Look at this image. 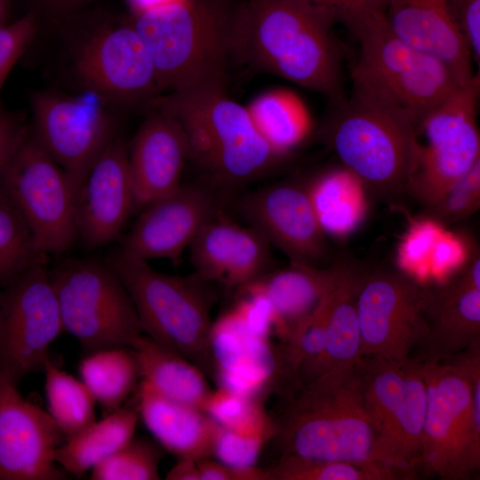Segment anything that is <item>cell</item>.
I'll list each match as a JSON object with an SVG mask.
<instances>
[{
    "label": "cell",
    "instance_id": "9c48e42d",
    "mask_svg": "<svg viewBox=\"0 0 480 480\" xmlns=\"http://www.w3.org/2000/svg\"><path fill=\"white\" fill-rule=\"evenodd\" d=\"M49 273L63 331L76 337L84 349L131 348L143 333L124 284L106 261L67 260Z\"/></svg>",
    "mask_w": 480,
    "mask_h": 480
},
{
    "label": "cell",
    "instance_id": "ffe728a7",
    "mask_svg": "<svg viewBox=\"0 0 480 480\" xmlns=\"http://www.w3.org/2000/svg\"><path fill=\"white\" fill-rule=\"evenodd\" d=\"M136 207L124 140L116 137L88 171L76 195L78 237L90 248L108 244L120 234Z\"/></svg>",
    "mask_w": 480,
    "mask_h": 480
},
{
    "label": "cell",
    "instance_id": "484cf974",
    "mask_svg": "<svg viewBox=\"0 0 480 480\" xmlns=\"http://www.w3.org/2000/svg\"><path fill=\"white\" fill-rule=\"evenodd\" d=\"M336 271V260L328 268L291 262L289 268L266 272L246 285L268 297L274 312V329L285 342L313 312Z\"/></svg>",
    "mask_w": 480,
    "mask_h": 480
},
{
    "label": "cell",
    "instance_id": "5b68a950",
    "mask_svg": "<svg viewBox=\"0 0 480 480\" xmlns=\"http://www.w3.org/2000/svg\"><path fill=\"white\" fill-rule=\"evenodd\" d=\"M232 16L221 0H172L132 13L161 93L225 84Z\"/></svg>",
    "mask_w": 480,
    "mask_h": 480
},
{
    "label": "cell",
    "instance_id": "277c9868",
    "mask_svg": "<svg viewBox=\"0 0 480 480\" xmlns=\"http://www.w3.org/2000/svg\"><path fill=\"white\" fill-rule=\"evenodd\" d=\"M150 104L180 123L189 159L216 185H241L263 174L282 157L259 134L247 108L226 94L225 84L159 95Z\"/></svg>",
    "mask_w": 480,
    "mask_h": 480
},
{
    "label": "cell",
    "instance_id": "7a4b0ae2",
    "mask_svg": "<svg viewBox=\"0 0 480 480\" xmlns=\"http://www.w3.org/2000/svg\"><path fill=\"white\" fill-rule=\"evenodd\" d=\"M351 79L349 94L333 104L324 140L367 192L390 202L408 196L419 154L417 124L381 92Z\"/></svg>",
    "mask_w": 480,
    "mask_h": 480
},
{
    "label": "cell",
    "instance_id": "e575fe53",
    "mask_svg": "<svg viewBox=\"0 0 480 480\" xmlns=\"http://www.w3.org/2000/svg\"><path fill=\"white\" fill-rule=\"evenodd\" d=\"M43 258L47 255L36 249L27 222L0 184V286Z\"/></svg>",
    "mask_w": 480,
    "mask_h": 480
},
{
    "label": "cell",
    "instance_id": "4fadbf2b",
    "mask_svg": "<svg viewBox=\"0 0 480 480\" xmlns=\"http://www.w3.org/2000/svg\"><path fill=\"white\" fill-rule=\"evenodd\" d=\"M63 331L46 258L37 260L0 290V371L19 383L42 371L48 348Z\"/></svg>",
    "mask_w": 480,
    "mask_h": 480
},
{
    "label": "cell",
    "instance_id": "3957f363",
    "mask_svg": "<svg viewBox=\"0 0 480 480\" xmlns=\"http://www.w3.org/2000/svg\"><path fill=\"white\" fill-rule=\"evenodd\" d=\"M356 365L325 370L302 386L276 423L283 455L383 464Z\"/></svg>",
    "mask_w": 480,
    "mask_h": 480
},
{
    "label": "cell",
    "instance_id": "bcb514c9",
    "mask_svg": "<svg viewBox=\"0 0 480 480\" xmlns=\"http://www.w3.org/2000/svg\"><path fill=\"white\" fill-rule=\"evenodd\" d=\"M331 11L343 23L361 13L384 12L388 0H308Z\"/></svg>",
    "mask_w": 480,
    "mask_h": 480
},
{
    "label": "cell",
    "instance_id": "4316f807",
    "mask_svg": "<svg viewBox=\"0 0 480 480\" xmlns=\"http://www.w3.org/2000/svg\"><path fill=\"white\" fill-rule=\"evenodd\" d=\"M131 348L141 379L165 397L204 411L212 390L198 366L145 333L135 338Z\"/></svg>",
    "mask_w": 480,
    "mask_h": 480
},
{
    "label": "cell",
    "instance_id": "ba28073f",
    "mask_svg": "<svg viewBox=\"0 0 480 480\" xmlns=\"http://www.w3.org/2000/svg\"><path fill=\"white\" fill-rule=\"evenodd\" d=\"M344 24L359 44L351 77L381 92L416 124L461 85L444 62L397 36L382 12L361 13Z\"/></svg>",
    "mask_w": 480,
    "mask_h": 480
},
{
    "label": "cell",
    "instance_id": "f6af8a7d",
    "mask_svg": "<svg viewBox=\"0 0 480 480\" xmlns=\"http://www.w3.org/2000/svg\"><path fill=\"white\" fill-rule=\"evenodd\" d=\"M201 480H268L266 469L238 468L204 458L196 461Z\"/></svg>",
    "mask_w": 480,
    "mask_h": 480
},
{
    "label": "cell",
    "instance_id": "b9f144b4",
    "mask_svg": "<svg viewBox=\"0 0 480 480\" xmlns=\"http://www.w3.org/2000/svg\"><path fill=\"white\" fill-rule=\"evenodd\" d=\"M36 31L37 20L34 12H28L11 24L0 25V92L13 66L33 41Z\"/></svg>",
    "mask_w": 480,
    "mask_h": 480
},
{
    "label": "cell",
    "instance_id": "8992f818",
    "mask_svg": "<svg viewBox=\"0 0 480 480\" xmlns=\"http://www.w3.org/2000/svg\"><path fill=\"white\" fill-rule=\"evenodd\" d=\"M106 262L124 284L137 312L143 333L180 354L204 373H214L209 339L212 325V297L196 274L168 275L154 269L146 260L120 247Z\"/></svg>",
    "mask_w": 480,
    "mask_h": 480
},
{
    "label": "cell",
    "instance_id": "836d02e7",
    "mask_svg": "<svg viewBox=\"0 0 480 480\" xmlns=\"http://www.w3.org/2000/svg\"><path fill=\"white\" fill-rule=\"evenodd\" d=\"M266 470L268 480H393L408 476L380 463L316 460L292 455H282L276 465Z\"/></svg>",
    "mask_w": 480,
    "mask_h": 480
},
{
    "label": "cell",
    "instance_id": "7c38bea8",
    "mask_svg": "<svg viewBox=\"0 0 480 480\" xmlns=\"http://www.w3.org/2000/svg\"><path fill=\"white\" fill-rule=\"evenodd\" d=\"M356 311L361 357L405 362L429 333L426 286L396 268H362Z\"/></svg>",
    "mask_w": 480,
    "mask_h": 480
},
{
    "label": "cell",
    "instance_id": "1f68e13d",
    "mask_svg": "<svg viewBox=\"0 0 480 480\" xmlns=\"http://www.w3.org/2000/svg\"><path fill=\"white\" fill-rule=\"evenodd\" d=\"M79 372L95 400L110 412L120 407L140 377L134 353L128 348L91 352L81 361Z\"/></svg>",
    "mask_w": 480,
    "mask_h": 480
},
{
    "label": "cell",
    "instance_id": "ac0fdd59",
    "mask_svg": "<svg viewBox=\"0 0 480 480\" xmlns=\"http://www.w3.org/2000/svg\"><path fill=\"white\" fill-rule=\"evenodd\" d=\"M217 202L204 187L180 185L144 206L120 248L137 258L177 261L204 226L217 213Z\"/></svg>",
    "mask_w": 480,
    "mask_h": 480
},
{
    "label": "cell",
    "instance_id": "30bf717a",
    "mask_svg": "<svg viewBox=\"0 0 480 480\" xmlns=\"http://www.w3.org/2000/svg\"><path fill=\"white\" fill-rule=\"evenodd\" d=\"M0 184L27 222L41 253L58 255L72 247L78 238V187L31 128L0 172Z\"/></svg>",
    "mask_w": 480,
    "mask_h": 480
},
{
    "label": "cell",
    "instance_id": "60d3db41",
    "mask_svg": "<svg viewBox=\"0 0 480 480\" xmlns=\"http://www.w3.org/2000/svg\"><path fill=\"white\" fill-rule=\"evenodd\" d=\"M474 245L468 237L444 228L431 252L427 284L450 279L466 263Z\"/></svg>",
    "mask_w": 480,
    "mask_h": 480
},
{
    "label": "cell",
    "instance_id": "f907efd6",
    "mask_svg": "<svg viewBox=\"0 0 480 480\" xmlns=\"http://www.w3.org/2000/svg\"><path fill=\"white\" fill-rule=\"evenodd\" d=\"M7 15V2L6 0H0V25L5 23Z\"/></svg>",
    "mask_w": 480,
    "mask_h": 480
},
{
    "label": "cell",
    "instance_id": "d590c367",
    "mask_svg": "<svg viewBox=\"0 0 480 480\" xmlns=\"http://www.w3.org/2000/svg\"><path fill=\"white\" fill-rule=\"evenodd\" d=\"M204 412L220 426L247 434L275 436L276 422L264 410L260 398L239 395L220 388L212 391Z\"/></svg>",
    "mask_w": 480,
    "mask_h": 480
},
{
    "label": "cell",
    "instance_id": "c3c4849f",
    "mask_svg": "<svg viewBox=\"0 0 480 480\" xmlns=\"http://www.w3.org/2000/svg\"><path fill=\"white\" fill-rule=\"evenodd\" d=\"M39 5L52 14H70L93 0H36Z\"/></svg>",
    "mask_w": 480,
    "mask_h": 480
},
{
    "label": "cell",
    "instance_id": "f546056e",
    "mask_svg": "<svg viewBox=\"0 0 480 480\" xmlns=\"http://www.w3.org/2000/svg\"><path fill=\"white\" fill-rule=\"evenodd\" d=\"M138 420L137 410L119 407L67 437L55 452V461L65 471L80 477L125 446L133 438Z\"/></svg>",
    "mask_w": 480,
    "mask_h": 480
},
{
    "label": "cell",
    "instance_id": "7bdbcfd3",
    "mask_svg": "<svg viewBox=\"0 0 480 480\" xmlns=\"http://www.w3.org/2000/svg\"><path fill=\"white\" fill-rule=\"evenodd\" d=\"M451 15L472 57L480 61V0H446Z\"/></svg>",
    "mask_w": 480,
    "mask_h": 480
},
{
    "label": "cell",
    "instance_id": "6da1fadb",
    "mask_svg": "<svg viewBox=\"0 0 480 480\" xmlns=\"http://www.w3.org/2000/svg\"><path fill=\"white\" fill-rule=\"evenodd\" d=\"M335 21L331 11L308 0H247L233 12L230 56L335 104L347 95Z\"/></svg>",
    "mask_w": 480,
    "mask_h": 480
},
{
    "label": "cell",
    "instance_id": "8fae6325",
    "mask_svg": "<svg viewBox=\"0 0 480 480\" xmlns=\"http://www.w3.org/2000/svg\"><path fill=\"white\" fill-rule=\"evenodd\" d=\"M477 73L431 108L417 124L419 154L407 196L423 208L436 203L480 159Z\"/></svg>",
    "mask_w": 480,
    "mask_h": 480
},
{
    "label": "cell",
    "instance_id": "83f0119b",
    "mask_svg": "<svg viewBox=\"0 0 480 480\" xmlns=\"http://www.w3.org/2000/svg\"><path fill=\"white\" fill-rule=\"evenodd\" d=\"M336 261V276L327 292L325 370L354 368L361 359L356 290L363 268L347 258Z\"/></svg>",
    "mask_w": 480,
    "mask_h": 480
},
{
    "label": "cell",
    "instance_id": "ee69618b",
    "mask_svg": "<svg viewBox=\"0 0 480 480\" xmlns=\"http://www.w3.org/2000/svg\"><path fill=\"white\" fill-rule=\"evenodd\" d=\"M30 128L25 117L0 108V172L21 144Z\"/></svg>",
    "mask_w": 480,
    "mask_h": 480
},
{
    "label": "cell",
    "instance_id": "d6a6232c",
    "mask_svg": "<svg viewBox=\"0 0 480 480\" xmlns=\"http://www.w3.org/2000/svg\"><path fill=\"white\" fill-rule=\"evenodd\" d=\"M49 414L66 437L93 422L95 398L83 381L49 359L44 368Z\"/></svg>",
    "mask_w": 480,
    "mask_h": 480
},
{
    "label": "cell",
    "instance_id": "cb8c5ba5",
    "mask_svg": "<svg viewBox=\"0 0 480 480\" xmlns=\"http://www.w3.org/2000/svg\"><path fill=\"white\" fill-rule=\"evenodd\" d=\"M383 14L397 36L444 62L460 84L475 76L470 52L446 0H388Z\"/></svg>",
    "mask_w": 480,
    "mask_h": 480
},
{
    "label": "cell",
    "instance_id": "2e32d148",
    "mask_svg": "<svg viewBox=\"0 0 480 480\" xmlns=\"http://www.w3.org/2000/svg\"><path fill=\"white\" fill-rule=\"evenodd\" d=\"M0 371V480H60L55 452L65 435L49 412L26 400Z\"/></svg>",
    "mask_w": 480,
    "mask_h": 480
},
{
    "label": "cell",
    "instance_id": "8d00e7d4",
    "mask_svg": "<svg viewBox=\"0 0 480 480\" xmlns=\"http://www.w3.org/2000/svg\"><path fill=\"white\" fill-rule=\"evenodd\" d=\"M161 448L146 438H132L125 446L92 468V480H158Z\"/></svg>",
    "mask_w": 480,
    "mask_h": 480
},
{
    "label": "cell",
    "instance_id": "e0dca14e",
    "mask_svg": "<svg viewBox=\"0 0 480 480\" xmlns=\"http://www.w3.org/2000/svg\"><path fill=\"white\" fill-rule=\"evenodd\" d=\"M239 211L250 227L291 262L319 267L329 259L327 236L306 188L282 183L260 188L241 199Z\"/></svg>",
    "mask_w": 480,
    "mask_h": 480
},
{
    "label": "cell",
    "instance_id": "44dd1931",
    "mask_svg": "<svg viewBox=\"0 0 480 480\" xmlns=\"http://www.w3.org/2000/svg\"><path fill=\"white\" fill-rule=\"evenodd\" d=\"M269 243L252 227H243L220 212L191 243L196 274L230 288L246 285L267 272Z\"/></svg>",
    "mask_w": 480,
    "mask_h": 480
},
{
    "label": "cell",
    "instance_id": "4dcf8cb0",
    "mask_svg": "<svg viewBox=\"0 0 480 480\" xmlns=\"http://www.w3.org/2000/svg\"><path fill=\"white\" fill-rule=\"evenodd\" d=\"M247 110L259 134L280 156L300 145L312 130L307 106L289 90L266 92L255 98Z\"/></svg>",
    "mask_w": 480,
    "mask_h": 480
},
{
    "label": "cell",
    "instance_id": "603a6c76",
    "mask_svg": "<svg viewBox=\"0 0 480 480\" xmlns=\"http://www.w3.org/2000/svg\"><path fill=\"white\" fill-rule=\"evenodd\" d=\"M209 347L219 387L259 398L283 373L279 351L250 333L231 308L212 322Z\"/></svg>",
    "mask_w": 480,
    "mask_h": 480
},
{
    "label": "cell",
    "instance_id": "9a60e30c",
    "mask_svg": "<svg viewBox=\"0 0 480 480\" xmlns=\"http://www.w3.org/2000/svg\"><path fill=\"white\" fill-rule=\"evenodd\" d=\"M75 67L82 84L106 101L150 103L161 95L151 56L130 20L103 23L80 47Z\"/></svg>",
    "mask_w": 480,
    "mask_h": 480
},
{
    "label": "cell",
    "instance_id": "f1b7e54d",
    "mask_svg": "<svg viewBox=\"0 0 480 480\" xmlns=\"http://www.w3.org/2000/svg\"><path fill=\"white\" fill-rule=\"evenodd\" d=\"M306 188L326 236L347 237L365 218L367 191L360 180L343 166L324 172Z\"/></svg>",
    "mask_w": 480,
    "mask_h": 480
},
{
    "label": "cell",
    "instance_id": "5bb4252c",
    "mask_svg": "<svg viewBox=\"0 0 480 480\" xmlns=\"http://www.w3.org/2000/svg\"><path fill=\"white\" fill-rule=\"evenodd\" d=\"M105 101L94 93L76 96L43 92L32 96L34 135L78 188L96 159L117 137L116 121Z\"/></svg>",
    "mask_w": 480,
    "mask_h": 480
},
{
    "label": "cell",
    "instance_id": "d4e9b609",
    "mask_svg": "<svg viewBox=\"0 0 480 480\" xmlns=\"http://www.w3.org/2000/svg\"><path fill=\"white\" fill-rule=\"evenodd\" d=\"M137 405L148 431L179 459L199 460L212 455L220 425L204 411L165 397L143 379Z\"/></svg>",
    "mask_w": 480,
    "mask_h": 480
},
{
    "label": "cell",
    "instance_id": "f35d334b",
    "mask_svg": "<svg viewBox=\"0 0 480 480\" xmlns=\"http://www.w3.org/2000/svg\"><path fill=\"white\" fill-rule=\"evenodd\" d=\"M480 206V159L445 194L424 208L425 216L444 228L462 220Z\"/></svg>",
    "mask_w": 480,
    "mask_h": 480
},
{
    "label": "cell",
    "instance_id": "d6986e66",
    "mask_svg": "<svg viewBox=\"0 0 480 480\" xmlns=\"http://www.w3.org/2000/svg\"><path fill=\"white\" fill-rule=\"evenodd\" d=\"M429 333L420 362L447 360L480 344V252L442 284H425Z\"/></svg>",
    "mask_w": 480,
    "mask_h": 480
},
{
    "label": "cell",
    "instance_id": "74e56055",
    "mask_svg": "<svg viewBox=\"0 0 480 480\" xmlns=\"http://www.w3.org/2000/svg\"><path fill=\"white\" fill-rule=\"evenodd\" d=\"M444 228L425 215L412 220L399 240L396 268L420 284H427L431 252Z\"/></svg>",
    "mask_w": 480,
    "mask_h": 480
},
{
    "label": "cell",
    "instance_id": "7dc6e473",
    "mask_svg": "<svg viewBox=\"0 0 480 480\" xmlns=\"http://www.w3.org/2000/svg\"><path fill=\"white\" fill-rule=\"evenodd\" d=\"M197 460L179 459V461L167 473V480H201Z\"/></svg>",
    "mask_w": 480,
    "mask_h": 480
},
{
    "label": "cell",
    "instance_id": "681fc988",
    "mask_svg": "<svg viewBox=\"0 0 480 480\" xmlns=\"http://www.w3.org/2000/svg\"><path fill=\"white\" fill-rule=\"evenodd\" d=\"M172 0H128L132 13L152 8Z\"/></svg>",
    "mask_w": 480,
    "mask_h": 480
},
{
    "label": "cell",
    "instance_id": "7402d4cb",
    "mask_svg": "<svg viewBox=\"0 0 480 480\" xmlns=\"http://www.w3.org/2000/svg\"><path fill=\"white\" fill-rule=\"evenodd\" d=\"M188 160L189 147L180 123L155 108L139 128L128 154L136 207L177 189Z\"/></svg>",
    "mask_w": 480,
    "mask_h": 480
},
{
    "label": "cell",
    "instance_id": "ab89813d",
    "mask_svg": "<svg viewBox=\"0 0 480 480\" xmlns=\"http://www.w3.org/2000/svg\"><path fill=\"white\" fill-rule=\"evenodd\" d=\"M271 438L268 435L242 433L220 426L212 455L230 467H255L263 446Z\"/></svg>",
    "mask_w": 480,
    "mask_h": 480
},
{
    "label": "cell",
    "instance_id": "52a82bcc",
    "mask_svg": "<svg viewBox=\"0 0 480 480\" xmlns=\"http://www.w3.org/2000/svg\"><path fill=\"white\" fill-rule=\"evenodd\" d=\"M420 364L427 407L419 464L442 479H466L480 466V414L471 391L480 344L447 360Z\"/></svg>",
    "mask_w": 480,
    "mask_h": 480
}]
</instances>
